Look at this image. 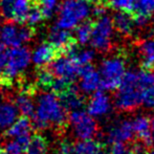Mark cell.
<instances>
[{
    "label": "cell",
    "instance_id": "obj_1",
    "mask_svg": "<svg viewBox=\"0 0 154 154\" xmlns=\"http://www.w3.org/2000/svg\"><path fill=\"white\" fill-rule=\"evenodd\" d=\"M32 118L34 127L38 130H44L48 127L64 129L68 123L66 108L63 106L60 97L53 91L39 95Z\"/></svg>",
    "mask_w": 154,
    "mask_h": 154
},
{
    "label": "cell",
    "instance_id": "obj_2",
    "mask_svg": "<svg viewBox=\"0 0 154 154\" xmlns=\"http://www.w3.org/2000/svg\"><path fill=\"white\" fill-rule=\"evenodd\" d=\"M144 87L138 79L137 71H127L124 75L114 95V106L121 112H133L142 105Z\"/></svg>",
    "mask_w": 154,
    "mask_h": 154
},
{
    "label": "cell",
    "instance_id": "obj_3",
    "mask_svg": "<svg viewBox=\"0 0 154 154\" xmlns=\"http://www.w3.org/2000/svg\"><path fill=\"white\" fill-rule=\"evenodd\" d=\"M91 14L88 2L83 0H64L59 10L57 26L64 29H73L85 21Z\"/></svg>",
    "mask_w": 154,
    "mask_h": 154
},
{
    "label": "cell",
    "instance_id": "obj_4",
    "mask_svg": "<svg viewBox=\"0 0 154 154\" xmlns=\"http://www.w3.org/2000/svg\"><path fill=\"white\" fill-rule=\"evenodd\" d=\"M32 54L27 47L15 46L6 51V62L0 84L8 85L14 79L20 75L29 66Z\"/></svg>",
    "mask_w": 154,
    "mask_h": 154
},
{
    "label": "cell",
    "instance_id": "obj_5",
    "mask_svg": "<svg viewBox=\"0 0 154 154\" xmlns=\"http://www.w3.org/2000/svg\"><path fill=\"white\" fill-rule=\"evenodd\" d=\"M126 72V63L121 57H111L105 59L100 66L101 90L113 91L120 86Z\"/></svg>",
    "mask_w": 154,
    "mask_h": 154
},
{
    "label": "cell",
    "instance_id": "obj_6",
    "mask_svg": "<svg viewBox=\"0 0 154 154\" xmlns=\"http://www.w3.org/2000/svg\"><path fill=\"white\" fill-rule=\"evenodd\" d=\"M114 26L112 18L104 14L92 22V31L90 36V44L99 51H107L111 46Z\"/></svg>",
    "mask_w": 154,
    "mask_h": 154
},
{
    "label": "cell",
    "instance_id": "obj_7",
    "mask_svg": "<svg viewBox=\"0 0 154 154\" xmlns=\"http://www.w3.org/2000/svg\"><path fill=\"white\" fill-rule=\"evenodd\" d=\"M68 122L72 127L73 134L79 140L94 138L99 133V126L93 116L83 109L70 111Z\"/></svg>",
    "mask_w": 154,
    "mask_h": 154
},
{
    "label": "cell",
    "instance_id": "obj_8",
    "mask_svg": "<svg viewBox=\"0 0 154 154\" xmlns=\"http://www.w3.org/2000/svg\"><path fill=\"white\" fill-rule=\"evenodd\" d=\"M36 35L34 26L29 24H18L15 22H8L0 29V40L5 46H20L25 42L32 40Z\"/></svg>",
    "mask_w": 154,
    "mask_h": 154
},
{
    "label": "cell",
    "instance_id": "obj_9",
    "mask_svg": "<svg viewBox=\"0 0 154 154\" xmlns=\"http://www.w3.org/2000/svg\"><path fill=\"white\" fill-rule=\"evenodd\" d=\"M32 0H1L0 15L6 22L24 24Z\"/></svg>",
    "mask_w": 154,
    "mask_h": 154
},
{
    "label": "cell",
    "instance_id": "obj_10",
    "mask_svg": "<svg viewBox=\"0 0 154 154\" xmlns=\"http://www.w3.org/2000/svg\"><path fill=\"white\" fill-rule=\"evenodd\" d=\"M49 70L57 78L73 82L80 75L81 66L73 57L62 55L49 63Z\"/></svg>",
    "mask_w": 154,
    "mask_h": 154
},
{
    "label": "cell",
    "instance_id": "obj_11",
    "mask_svg": "<svg viewBox=\"0 0 154 154\" xmlns=\"http://www.w3.org/2000/svg\"><path fill=\"white\" fill-rule=\"evenodd\" d=\"M134 130L132 122L128 120H123L121 122L113 124L108 129L107 132V140L108 143H131L134 140Z\"/></svg>",
    "mask_w": 154,
    "mask_h": 154
},
{
    "label": "cell",
    "instance_id": "obj_12",
    "mask_svg": "<svg viewBox=\"0 0 154 154\" xmlns=\"http://www.w3.org/2000/svg\"><path fill=\"white\" fill-rule=\"evenodd\" d=\"M81 81H80V89L84 93H93L100 89L101 86V75L99 71L94 69L91 64L82 65L80 69Z\"/></svg>",
    "mask_w": 154,
    "mask_h": 154
},
{
    "label": "cell",
    "instance_id": "obj_13",
    "mask_svg": "<svg viewBox=\"0 0 154 154\" xmlns=\"http://www.w3.org/2000/svg\"><path fill=\"white\" fill-rule=\"evenodd\" d=\"M112 109L110 97L103 90L99 89L93 92L90 100L87 103V112L91 116H107Z\"/></svg>",
    "mask_w": 154,
    "mask_h": 154
},
{
    "label": "cell",
    "instance_id": "obj_14",
    "mask_svg": "<svg viewBox=\"0 0 154 154\" xmlns=\"http://www.w3.org/2000/svg\"><path fill=\"white\" fill-rule=\"evenodd\" d=\"M59 56L62 55L55 45H53L51 42H44L35 49L32 55V60L38 68H41L46 67V65H48Z\"/></svg>",
    "mask_w": 154,
    "mask_h": 154
},
{
    "label": "cell",
    "instance_id": "obj_15",
    "mask_svg": "<svg viewBox=\"0 0 154 154\" xmlns=\"http://www.w3.org/2000/svg\"><path fill=\"white\" fill-rule=\"evenodd\" d=\"M134 134L136 138L146 145L148 148L152 146V136H151V120L147 116H138L132 121Z\"/></svg>",
    "mask_w": 154,
    "mask_h": 154
},
{
    "label": "cell",
    "instance_id": "obj_16",
    "mask_svg": "<svg viewBox=\"0 0 154 154\" xmlns=\"http://www.w3.org/2000/svg\"><path fill=\"white\" fill-rule=\"evenodd\" d=\"M59 97L67 111L68 110L73 111V110L83 109V107L85 106V99H84L83 95L80 94L79 89L73 84L67 91L59 95Z\"/></svg>",
    "mask_w": 154,
    "mask_h": 154
},
{
    "label": "cell",
    "instance_id": "obj_17",
    "mask_svg": "<svg viewBox=\"0 0 154 154\" xmlns=\"http://www.w3.org/2000/svg\"><path fill=\"white\" fill-rule=\"evenodd\" d=\"M19 111L15 103L11 101L0 102V131L6 130L18 118Z\"/></svg>",
    "mask_w": 154,
    "mask_h": 154
},
{
    "label": "cell",
    "instance_id": "obj_18",
    "mask_svg": "<svg viewBox=\"0 0 154 154\" xmlns=\"http://www.w3.org/2000/svg\"><path fill=\"white\" fill-rule=\"evenodd\" d=\"M32 130V123L29 122V118L21 116L17 118L16 121L10 126L6 130H4V136L10 138L19 137V136L29 135Z\"/></svg>",
    "mask_w": 154,
    "mask_h": 154
},
{
    "label": "cell",
    "instance_id": "obj_19",
    "mask_svg": "<svg viewBox=\"0 0 154 154\" xmlns=\"http://www.w3.org/2000/svg\"><path fill=\"white\" fill-rule=\"evenodd\" d=\"M112 22L114 29L123 35H130L135 26L131 13L123 12V11H119L116 14H114Z\"/></svg>",
    "mask_w": 154,
    "mask_h": 154
},
{
    "label": "cell",
    "instance_id": "obj_20",
    "mask_svg": "<svg viewBox=\"0 0 154 154\" xmlns=\"http://www.w3.org/2000/svg\"><path fill=\"white\" fill-rule=\"evenodd\" d=\"M140 56L142 66L146 70L154 68V38L146 39L140 44Z\"/></svg>",
    "mask_w": 154,
    "mask_h": 154
},
{
    "label": "cell",
    "instance_id": "obj_21",
    "mask_svg": "<svg viewBox=\"0 0 154 154\" xmlns=\"http://www.w3.org/2000/svg\"><path fill=\"white\" fill-rule=\"evenodd\" d=\"M15 105H16L18 111L22 114L23 116H34L35 112V104L32 100L31 93L26 91H22L17 95L16 100H15Z\"/></svg>",
    "mask_w": 154,
    "mask_h": 154
},
{
    "label": "cell",
    "instance_id": "obj_22",
    "mask_svg": "<svg viewBox=\"0 0 154 154\" xmlns=\"http://www.w3.org/2000/svg\"><path fill=\"white\" fill-rule=\"evenodd\" d=\"M29 140H31L29 134L15 137V140L6 143L2 150H3L4 154H25Z\"/></svg>",
    "mask_w": 154,
    "mask_h": 154
},
{
    "label": "cell",
    "instance_id": "obj_23",
    "mask_svg": "<svg viewBox=\"0 0 154 154\" xmlns=\"http://www.w3.org/2000/svg\"><path fill=\"white\" fill-rule=\"evenodd\" d=\"M73 145H75V152L78 154H95L103 148V145L95 140L94 138L80 140Z\"/></svg>",
    "mask_w": 154,
    "mask_h": 154
},
{
    "label": "cell",
    "instance_id": "obj_24",
    "mask_svg": "<svg viewBox=\"0 0 154 154\" xmlns=\"http://www.w3.org/2000/svg\"><path fill=\"white\" fill-rule=\"evenodd\" d=\"M73 29H75V39L77 41V43H79L81 45H85L89 42L92 31V22L83 21L80 24H78Z\"/></svg>",
    "mask_w": 154,
    "mask_h": 154
},
{
    "label": "cell",
    "instance_id": "obj_25",
    "mask_svg": "<svg viewBox=\"0 0 154 154\" xmlns=\"http://www.w3.org/2000/svg\"><path fill=\"white\" fill-rule=\"evenodd\" d=\"M47 142L42 135L36 134L31 137L25 154H46Z\"/></svg>",
    "mask_w": 154,
    "mask_h": 154
},
{
    "label": "cell",
    "instance_id": "obj_26",
    "mask_svg": "<svg viewBox=\"0 0 154 154\" xmlns=\"http://www.w3.org/2000/svg\"><path fill=\"white\" fill-rule=\"evenodd\" d=\"M134 15L149 17L154 13V0H137L133 10Z\"/></svg>",
    "mask_w": 154,
    "mask_h": 154
},
{
    "label": "cell",
    "instance_id": "obj_27",
    "mask_svg": "<svg viewBox=\"0 0 154 154\" xmlns=\"http://www.w3.org/2000/svg\"><path fill=\"white\" fill-rule=\"evenodd\" d=\"M54 80H55V75L48 68L46 67L39 68L38 75H37V83L39 87H42L44 89H51Z\"/></svg>",
    "mask_w": 154,
    "mask_h": 154
},
{
    "label": "cell",
    "instance_id": "obj_28",
    "mask_svg": "<svg viewBox=\"0 0 154 154\" xmlns=\"http://www.w3.org/2000/svg\"><path fill=\"white\" fill-rule=\"evenodd\" d=\"M43 19H44V17H43V14H42V12H41L40 8H39L38 4L32 0V4L29 11V14H27L25 24H29V25L34 26L35 24L41 22Z\"/></svg>",
    "mask_w": 154,
    "mask_h": 154
},
{
    "label": "cell",
    "instance_id": "obj_29",
    "mask_svg": "<svg viewBox=\"0 0 154 154\" xmlns=\"http://www.w3.org/2000/svg\"><path fill=\"white\" fill-rule=\"evenodd\" d=\"M137 0H109V5L116 11L132 13Z\"/></svg>",
    "mask_w": 154,
    "mask_h": 154
},
{
    "label": "cell",
    "instance_id": "obj_30",
    "mask_svg": "<svg viewBox=\"0 0 154 154\" xmlns=\"http://www.w3.org/2000/svg\"><path fill=\"white\" fill-rule=\"evenodd\" d=\"M94 56L95 54L92 49H82V51L77 49V51L73 54V56H70V57L75 58L80 65H86L91 64V62L94 59Z\"/></svg>",
    "mask_w": 154,
    "mask_h": 154
},
{
    "label": "cell",
    "instance_id": "obj_31",
    "mask_svg": "<svg viewBox=\"0 0 154 154\" xmlns=\"http://www.w3.org/2000/svg\"><path fill=\"white\" fill-rule=\"evenodd\" d=\"M142 104H144L147 108H154V85L143 89Z\"/></svg>",
    "mask_w": 154,
    "mask_h": 154
},
{
    "label": "cell",
    "instance_id": "obj_32",
    "mask_svg": "<svg viewBox=\"0 0 154 154\" xmlns=\"http://www.w3.org/2000/svg\"><path fill=\"white\" fill-rule=\"evenodd\" d=\"M110 154H131L129 143H112Z\"/></svg>",
    "mask_w": 154,
    "mask_h": 154
},
{
    "label": "cell",
    "instance_id": "obj_33",
    "mask_svg": "<svg viewBox=\"0 0 154 154\" xmlns=\"http://www.w3.org/2000/svg\"><path fill=\"white\" fill-rule=\"evenodd\" d=\"M106 13L105 11V8H104L102 4L97 3V5H95L94 8L91 10V14L93 15V16H95L97 18H99V17H101L102 15H104Z\"/></svg>",
    "mask_w": 154,
    "mask_h": 154
},
{
    "label": "cell",
    "instance_id": "obj_34",
    "mask_svg": "<svg viewBox=\"0 0 154 154\" xmlns=\"http://www.w3.org/2000/svg\"><path fill=\"white\" fill-rule=\"evenodd\" d=\"M5 62H6V51H0V80L2 78V75H3Z\"/></svg>",
    "mask_w": 154,
    "mask_h": 154
},
{
    "label": "cell",
    "instance_id": "obj_35",
    "mask_svg": "<svg viewBox=\"0 0 154 154\" xmlns=\"http://www.w3.org/2000/svg\"><path fill=\"white\" fill-rule=\"evenodd\" d=\"M151 136H152V140L154 142V119L151 121Z\"/></svg>",
    "mask_w": 154,
    "mask_h": 154
},
{
    "label": "cell",
    "instance_id": "obj_36",
    "mask_svg": "<svg viewBox=\"0 0 154 154\" xmlns=\"http://www.w3.org/2000/svg\"><path fill=\"white\" fill-rule=\"evenodd\" d=\"M83 1H86L88 3H99L101 0H83Z\"/></svg>",
    "mask_w": 154,
    "mask_h": 154
},
{
    "label": "cell",
    "instance_id": "obj_37",
    "mask_svg": "<svg viewBox=\"0 0 154 154\" xmlns=\"http://www.w3.org/2000/svg\"><path fill=\"white\" fill-rule=\"evenodd\" d=\"M5 51V45L2 43V41L0 40V51Z\"/></svg>",
    "mask_w": 154,
    "mask_h": 154
},
{
    "label": "cell",
    "instance_id": "obj_38",
    "mask_svg": "<svg viewBox=\"0 0 154 154\" xmlns=\"http://www.w3.org/2000/svg\"><path fill=\"white\" fill-rule=\"evenodd\" d=\"M95 154H110V153L106 152V151H103V150H102V149H101V150H100L99 152H97V153H95Z\"/></svg>",
    "mask_w": 154,
    "mask_h": 154
},
{
    "label": "cell",
    "instance_id": "obj_39",
    "mask_svg": "<svg viewBox=\"0 0 154 154\" xmlns=\"http://www.w3.org/2000/svg\"><path fill=\"white\" fill-rule=\"evenodd\" d=\"M66 154H78V153H77V152H75V148H73V149H72V150H71V151H69V152H68V153H66Z\"/></svg>",
    "mask_w": 154,
    "mask_h": 154
},
{
    "label": "cell",
    "instance_id": "obj_40",
    "mask_svg": "<svg viewBox=\"0 0 154 154\" xmlns=\"http://www.w3.org/2000/svg\"><path fill=\"white\" fill-rule=\"evenodd\" d=\"M146 154H154V149H150V150H148V152Z\"/></svg>",
    "mask_w": 154,
    "mask_h": 154
},
{
    "label": "cell",
    "instance_id": "obj_41",
    "mask_svg": "<svg viewBox=\"0 0 154 154\" xmlns=\"http://www.w3.org/2000/svg\"><path fill=\"white\" fill-rule=\"evenodd\" d=\"M1 150H2V149H1V148H0V154H1Z\"/></svg>",
    "mask_w": 154,
    "mask_h": 154
}]
</instances>
